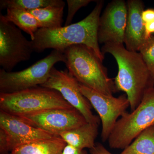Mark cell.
<instances>
[{"label": "cell", "instance_id": "6da1fadb", "mask_svg": "<svg viewBox=\"0 0 154 154\" xmlns=\"http://www.w3.org/2000/svg\"><path fill=\"white\" fill-rule=\"evenodd\" d=\"M104 1H97L93 11L80 22L56 29L39 28L33 42L34 51L43 52L48 48L63 51L75 45H84L90 48L103 61L105 56L99 46L98 29L99 18Z\"/></svg>", "mask_w": 154, "mask_h": 154}, {"label": "cell", "instance_id": "7a4b0ae2", "mask_svg": "<svg viewBox=\"0 0 154 154\" xmlns=\"http://www.w3.org/2000/svg\"><path fill=\"white\" fill-rule=\"evenodd\" d=\"M102 53H109L117 62L118 72L114 79L117 91L124 92L131 111L137 107L149 88L154 87V80L140 54L130 51L123 45L108 43L102 48Z\"/></svg>", "mask_w": 154, "mask_h": 154}, {"label": "cell", "instance_id": "3957f363", "mask_svg": "<svg viewBox=\"0 0 154 154\" xmlns=\"http://www.w3.org/2000/svg\"><path fill=\"white\" fill-rule=\"evenodd\" d=\"M69 73L80 84L106 96L118 92L107 69L92 49L84 45H75L63 51Z\"/></svg>", "mask_w": 154, "mask_h": 154}, {"label": "cell", "instance_id": "277c9868", "mask_svg": "<svg viewBox=\"0 0 154 154\" xmlns=\"http://www.w3.org/2000/svg\"><path fill=\"white\" fill-rule=\"evenodd\" d=\"M72 108L59 92L41 86L12 94H0V110L18 116L50 109Z\"/></svg>", "mask_w": 154, "mask_h": 154}, {"label": "cell", "instance_id": "5b68a950", "mask_svg": "<svg viewBox=\"0 0 154 154\" xmlns=\"http://www.w3.org/2000/svg\"><path fill=\"white\" fill-rule=\"evenodd\" d=\"M154 125V87L144 94L140 103L130 113L125 112L108 139L111 149H124L144 130Z\"/></svg>", "mask_w": 154, "mask_h": 154}, {"label": "cell", "instance_id": "8992f818", "mask_svg": "<svg viewBox=\"0 0 154 154\" xmlns=\"http://www.w3.org/2000/svg\"><path fill=\"white\" fill-rule=\"evenodd\" d=\"M66 62L63 51L53 49L47 56L29 67L15 72L0 70V94H12L41 86L58 62Z\"/></svg>", "mask_w": 154, "mask_h": 154}, {"label": "cell", "instance_id": "52a82bcc", "mask_svg": "<svg viewBox=\"0 0 154 154\" xmlns=\"http://www.w3.org/2000/svg\"><path fill=\"white\" fill-rule=\"evenodd\" d=\"M34 51L33 42L23 35L21 30L0 15V66L12 72L19 63L29 60Z\"/></svg>", "mask_w": 154, "mask_h": 154}, {"label": "cell", "instance_id": "ba28073f", "mask_svg": "<svg viewBox=\"0 0 154 154\" xmlns=\"http://www.w3.org/2000/svg\"><path fill=\"white\" fill-rule=\"evenodd\" d=\"M79 87L82 94L99 114L102 124L101 139L105 142L108 140L119 118L130 107L127 96L125 94L118 97L106 96L80 83Z\"/></svg>", "mask_w": 154, "mask_h": 154}, {"label": "cell", "instance_id": "9c48e42d", "mask_svg": "<svg viewBox=\"0 0 154 154\" xmlns=\"http://www.w3.org/2000/svg\"><path fill=\"white\" fill-rule=\"evenodd\" d=\"M40 86L59 92L69 104L82 115L87 122L100 123L99 116L93 113L92 105L82 94L79 83L68 69L59 70L54 67L47 82Z\"/></svg>", "mask_w": 154, "mask_h": 154}, {"label": "cell", "instance_id": "30bf717a", "mask_svg": "<svg viewBox=\"0 0 154 154\" xmlns=\"http://www.w3.org/2000/svg\"><path fill=\"white\" fill-rule=\"evenodd\" d=\"M19 117L30 125L56 136L87 122L82 115L74 108L50 109Z\"/></svg>", "mask_w": 154, "mask_h": 154}, {"label": "cell", "instance_id": "8fae6325", "mask_svg": "<svg viewBox=\"0 0 154 154\" xmlns=\"http://www.w3.org/2000/svg\"><path fill=\"white\" fill-rule=\"evenodd\" d=\"M128 18L127 4L114 0L107 5L99 18L98 29L99 43L123 45Z\"/></svg>", "mask_w": 154, "mask_h": 154}, {"label": "cell", "instance_id": "7c38bea8", "mask_svg": "<svg viewBox=\"0 0 154 154\" xmlns=\"http://www.w3.org/2000/svg\"><path fill=\"white\" fill-rule=\"evenodd\" d=\"M0 128L8 139L11 152L24 144L56 136L28 124L22 119L0 110Z\"/></svg>", "mask_w": 154, "mask_h": 154}, {"label": "cell", "instance_id": "4fadbf2b", "mask_svg": "<svg viewBox=\"0 0 154 154\" xmlns=\"http://www.w3.org/2000/svg\"><path fill=\"white\" fill-rule=\"evenodd\" d=\"M127 4L128 18L124 43L127 49L139 52L146 41L145 23L142 18L144 5L140 0H128Z\"/></svg>", "mask_w": 154, "mask_h": 154}, {"label": "cell", "instance_id": "5bb4252c", "mask_svg": "<svg viewBox=\"0 0 154 154\" xmlns=\"http://www.w3.org/2000/svg\"><path fill=\"white\" fill-rule=\"evenodd\" d=\"M99 124L87 122L73 129L62 133L59 136L67 144L79 149L93 148L99 134Z\"/></svg>", "mask_w": 154, "mask_h": 154}, {"label": "cell", "instance_id": "9a60e30c", "mask_svg": "<svg viewBox=\"0 0 154 154\" xmlns=\"http://www.w3.org/2000/svg\"><path fill=\"white\" fill-rule=\"evenodd\" d=\"M66 145L59 136H54L19 146L11 154H62Z\"/></svg>", "mask_w": 154, "mask_h": 154}, {"label": "cell", "instance_id": "2e32d148", "mask_svg": "<svg viewBox=\"0 0 154 154\" xmlns=\"http://www.w3.org/2000/svg\"><path fill=\"white\" fill-rule=\"evenodd\" d=\"M7 12V14L4 15L6 20L29 34L31 40H33L35 33L40 28V25L35 17L23 9H8Z\"/></svg>", "mask_w": 154, "mask_h": 154}, {"label": "cell", "instance_id": "e0dca14e", "mask_svg": "<svg viewBox=\"0 0 154 154\" xmlns=\"http://www.w3.org/2000/svg\"><path fill=\"white\" fill-rule=\"evenodd\" d=\"M64 8V7L49 6L27 11L38 21L40 28L53 29L62 27Z\"/></svg>", "mask_w": 154, "mask_h": 154}, {"label": "cell", "instance_id": "ac0fdd59", "mask_svg": "<svg viewBox=\"0 0 154 154\" xmlns=\"http://www.w3.org/2000/svg\"><path fill=\"white\" fill-rule=\"evenodd\" d=\"M119 154H154V125L141 133Z\"/></svg>", "mask_w": 154, "mask_h": 154}, {"label": "cell", "instance_id": "d6986e66", "mask_svg": "<svg viewBox=\"0 0 154 154\" xmlns=\"http://www.w3.org/2000/svg\"><path fill=\"white\" fill-rule=\"evenodd\" d=\"M62 0H1V10L10 8L23 9L26 11L42 8L49 6L65 7Z\"/></svg>", "mask_w": 154, "mask_h": 154}, {"label": "cell", "instance_id": "ffe728a7", "mask_svg": "<svg viewBox=\"0 0 154 154\" xmlns=\"http://www.w3.org/2000/svg\"><path fill=\"white\" fill-rule=\"evenodd\" d=\"M139 52L154 80V35L145 42Z\"/></svg>", "mask_w": 154, "mask_h": 154}, {"label": "cell", "instance_id": "44dd1931", "mask_svg": "<svg viewBox=\"0 0 154 154\" xmlns=\"http://www.w3.org/2000/svg\"><path fill=\"white\" fill-rule=\"evenodd\" d=\"M94 1L92 0H67L68 11L64 26L71 25L75 14L81 8L85 7L89 3Z\"/></svg>", "mask_w": 154, "mask_h": 154}, {"label": "cell", "instance_id": "7402d4cb", "mask_svg": "<svg viewBox=\"0 0 154 154\" xmlns=\"http://www.w3.org/2000/svg\"><path fill=\"white\" fill-rule=\"evenodd\" d=\"M8 139L5 132L0 128V154H11Z\"/></svg>", "mask_w": 154, "mask_h": 154}, {"label": "cell", "instance_id": "603a6c76", "mask_svg": "<svg viewBox=\"0 0 154 154\" xmlns=\"http://www.w3.org/2000/svg\"><path fill=\"white\" fill-rule=\"evenodd\" d=\"M90 154H113L109 152L102 144L97 143L94 148L90 149Z\"/></svg>", "mask_w": 154, "mask_h": 154}, {"label": "cell", "instance_id": "cb8c5ba5", "mask_svg": "<svg viewBox=\"0 0 154 154\" xmlns=\"http://www.w3.org/2000/svg\"><path fill=\"white\" fill-rule=\"evenodd\" d=\"M62 154H90L85 149H79L67 145Z\"/></svg>", "mask_w": 154, "mask_h": 154}, {"label": "cell", "instance_id": "d4e9b609", "mask_svg": "<svg viewBox=\"0 0 154 154\" xmlns=\"http://www.w3.org/2000/svg\"><path fill=\"white\" fill-rule=\"evenodd\" d=\"M142 18L144 23L154 20V9L149 8L144 10L142 13Z\"/></svg>", "mask_w": 154, "mask_h": 154}, {"label": "cell", "instance_id": "484cf974", "mask_svg": "<svg viewBox=\"0 0 154 154\" xmlns=\"http://www.w3.org/2000/svg\"><path fill=\"white\" fill-rule=\"evenodd\" d=\"M146 38V40L152 36L154 33V20L145 23Z\"/></svg>", "mask_w": 154, "mask_h": 154}]
</instances>
